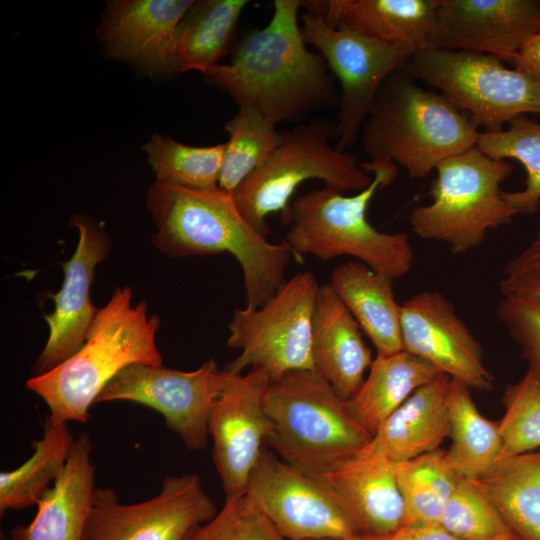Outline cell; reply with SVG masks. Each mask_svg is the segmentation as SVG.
I'll return each mask as SVG.
<instances>
[{
    "label": "cell",
    "mask_w": 540,
    "mask_h": 540,
    "mask_svg": "<svg viewBox=\"0 0 540 540\" xmlns=\"http://www.w3.org/2000/svg\"><path fill=\"white\" fill-rule=\"evenodd\" d=\"M301 7V0L273 1L269 23L238 41L229 64L219 63L204 73L239 107L255 109L276 125L339 103L325 60L310 51L303 38Z\"/></svg>",
    "instance_id": "obj_1"
},
{
    "label": "cell",
    "mask_w": 540,
    "mask_h": 540,
    "mask_svg": "<svg viewBox=\"0 0 540 540\" xmlns=\"http://www.w3.org/2000/svg\"><path fill=\"white\" fill-rule=\"evenodd\" d=\"M158 232L154 245L171 257L230 253L239 262L246 306L265 304L285 282L293 250L273 244L241 215L232 194L219 187L199 190L155 181L147 194ZM297 259V258H296Z\"/></svg>",
    "instance_id": "obj_2"
},
{
    "label": "cell",
    "mask_w": 540,
    "mask_h": 540,
    "mask_svg": "<svg viewBox=\"0 0 540 540\" xmlns=\"http://www.w3.org/2000/svg\"><path fill=\"white\" fill-rule=\"evenodd\" d=\"M130 287L117 288L100 309L81 348L53 369L26 381L60 422L85 423L89 408L124 368L162 365L156 345L159 318L149 316L144 301L132 305Z\"/></svg>",
    "instance_id": "obj_3"
},
{
    "label": "cell",
    "mask_w": 540,
    "mask_h": 540,
    "mask_svg": "<svg viewBox=\"0 0 540 540\" xmlns=\"http://www.w3.org/2000/svg\"><path fill=\"white\" fill-rule=\"evenodd\" d=\"M374 172L370 185L355 195L324 186L291 201L282 219L289 225L285 243L298 261L302 255L320 260L350 256L372 270L397 279L412 268L414 252L404 232L376 229L367 218V209L376 192L397 175V166L387 160L372 159L360 164Z\"/></svg>",
    "instance_id": "obj_4"
},
{
    "label": "cell",
    "mask_w": 540,
    "mask_h": 540,
    "mask_svg": "<svg viewBox=\"0 0 540 540\" xmlns=\"http://www.w3.org/2000/svg\"><path fill=\"white\" fill-rule=\"evenodd\" d=\"M479 133L465 113L441 93L423 89L401 66L380 87L360 135L372 159L422 179L445 159L475 147Z\"/></svg>",
    "instance_id": "obj_5"
},
{
    "label": "cell",
    "mask_w": 540,
    "mask_h": 540,
    "mask_svg": "<svg viewBox=\"0 0 540 540\" xmlns=\"http://www.w3.org/2000/svg\"><path fill=\"white\" fill-rule=\"evenodd\" d=\"M264 407L272 423L265 443L283 461L316 478L372 438L351 416L346 400L315 370L291 371L270 380Z\"/></svg>",
    "instance_id": "obj_6"
},
{
    "label": "cell",
    "mask_w": 540,
    "mask_h": 540,
    "mask_svg": "<svg viewBox=\"0 0 540 540\" xmlns=\"http://www.w3.org/2000/svg\"><path fill=\"white\" fill-rule=\"evenodd\" d=\"M512 170L508 161L476 146L445 159L430 185L432 202L414 207L408 217L411 230L447 244L454 254L480 246L489 230L510 224L517 215L500 189Z\"/></svg>",
    "instance_id": "obj_7"
},
{
    "label": "cell",
    "mask_w": 540,
    "mask_h": 540,
    "mask_svg": "<svg viewBox=\"0 0 540 540\" xmlns=\"http://www.w3.org/2000/svg\"><path fill=\"white\" fill-rule=\"evenodd\" d=\"M332 122L315 118L282 131V139L272 156L249 175L234 191L241 215L262 236L267 237L266 219L284 215L296 189L305 181L321 180L325 186L346 193L367 188L372 178L356 157L330 144Z\"/></svg>",
    "instance_id": "obj_8"
},
{
    "label": "cell",
    "mask_w": 540,
    "mask_h": 540,
    "mask_svg": "<svg viewBox=\"0 0 540 540\" xmlns=\"http://www.w3.org/2000/svg\"><path fill=\"white\" fill-rule=\"evenodd\" d=\"M403 67L486 131L502 130L505 122L526 113L540 114V84L496 56L427 47L414 52Z\"/></svg>",
    "instance_id": "obj_9"
},
{
    "label": "cell",
    "mask_w": 540,
    "mask_h": 540,
    "mask_svg": "<svg viewBox=\"0 0 540 540\" xmlns=\"http://www.w3.org/2000/svg\"><path fill=\"white\" fill-rule=\"evenodd\" d=\"M319 287L312 272H299L262 306L235 309L227 345L240 354L224 370L238 375L257 368L271 380L291 371L314 370L312 331Z\"/></svg>",
    "instance_id": "obj_10"
},
{
    "label": "cell",
    "mask_w": 540,
    "mask_h": 540,
    "mask_svg": "<svg viewBox=\"0 0 540 540\" xmlns=\"http://www.w3.org/2000/svg\"><path fill=\"white\" fill-rule=\"evenodd\" d=\"M323 0L302 1L301 32L315 47L340 85L334 125L335 148L345 151L361 134L377 93L386 78L403 66L414 51L367 37L344 25L331 26Z\"/></svg>",
    "instance_id": "obj_11"
},
{
    "label": "cell",
    "mask_w": 540,
    "mask_h": 540,
    "mask_svg": "<svg viewBox=\"0 0 540 540\" xmlns=\"http://www.w3.org/2000/svg\"><path fill=\"white\" fill-rule=\"evenodd\" d=\"M230 375L220 370L213 359L193 371L135 363L107 384L95 404L129 401L152 408L188 449L202 450L208 443L212 407Z\"/></svg>",
    "instance_id": "obj_12"
},
{
    "label": "cell",
    "mask_w": 540,
    "mask_h": 540,
    "mask_svg": "<svg viewBox=\"0 0 540 540\" xmlns=\"http://www.w3.org/2000/svg\"><path fill=\"white\" fill-rule=\"evenodd\" d=\"M246 494L285 540L351 539L360 531L331 489L264 447Z\"/></svg>",
    "instance_id": "obj_13"
},
{
    "label": "cell",
    "mask_w": 540,
    "mask_h": 540,
    "mask_svg": "<svg viewBox=\"0 0 540 540\" xmlns=\"http://www.w3.org/2000/svg\"><path fill=\"white\" fill-rule=\"evenodd\" d=\"M196 474L170 475L154 497L124 504L114 489H95L83 540H184L217 514Z\"/></svg>",
    "instance_id": "obj_14"
},
{
    "label": "cell",
    "mask_w": 540,
    "mask_h": 540,
    "mask_svg": "<svg viewBox=\"0 0 540 540\" xmlns=\"http://www.w3.org/2000/svg\"><path fill=\"white\" fill-rule=\"evenodd\" d=\"M271 378L251 368L234 375L216 399L208 421L212 458L228 496L246 493L251 473L272 431L264 407V393Z\"/></svg>",
    "instance_id": "obj_15"
},
{
    "label": "cell",
    "mask_w": 540,
    "mask_h": 540,
    "mask_svg": "<svg viewBox=\"0 0 540 540\" xmlns=\"http://www.w3.org/2000/svg\"><path fill=\"white\" fill-rule=\"evenodd\" d=\"M403 350L470 389L489 391L494 376L477 339L440 292L423 291L401 304Z\"/></svg>",
    "instance_id": "obj_16"
},
{
    "label": "cell",
    "mask_w": 540,
    "mask_h": 540,
    "mask_svg": "<svg viewBox=\"0 0 540 540\" xmlns=\"http://www.w3.org/2000/svg\"><path fill=\"white\" fill-rule=\"evenodd\" d=\"M540 33V0H440L430 47L469 50L511 63Z\"/></svg>",
    "instance_id": "obj_17"
},
{
    "label": "cell",
    "mask_w": 540,
    "mask_h": 540,
    "mask_svg": "<svg viewBox=\"0 0 540 540\" xmlns=\"http://www.w3.org/2000/svg\"><path fill=\"white\" fill-rule=\"evenodd\" d=\"M72 224L78 229L79 239L71 258L61 263L64 280L60 290L51 295L54 311L44 316L49 336L36 359V375L53 369L81 348L98 312L90 288L95 267L109 253V239L87 217L78 216Z\"/></svg>",
    "instance_id": "obj_18"
},
{
    "label": "cell",
    "mask_w": 540,
    "mask_h": 540,
    "mask_svg": "<svg viewBox=\"0 0 540 540\" xmlns=\"http://www.w3.org/2000/svg\"><path fill=\"white\" fill-rule=\"evenodd\" d=\"M193 0H117L107 5L99 37L112 58L151 76L174 71L178 27Z\"/></svg>",
    "instance_id": "obj_19"
},
{
    "label": "cell",
    "mask_w": 540,
    "mask_h": 540,
    "mask_svg": "<svg viewBox=\"0 0 540 540\" xmlns=\"http://www.w3.org/2000/svg\"><path fill=\"white\" fill-rule=\"evenodd\" d=\"M360 531L382 536L402 526L404 504L395 463L365 447L320 477Z\"/></svg>",
    "instance_id": "obj_20"
},
{
    "label": "cell",
    "mask_w": 540,
    "mask_h": 540,
    "mask_svg": "<svg viewBox=\"0 0 540 540\" xmlns=\"http://www.w3.org/2000/svg\"><path fill=\"white\" fill-rule=\"evenodd\" d=\"M92 450L89 435L81 433L61 474L37 503L35 517L15 527L12 540H83L96 489Z\"/></svg>",
    "instance_id": "obj_21"
},
{
    "label": "cell",
    "mask_w": 540,
    "mask_h": 540,
    "mask_svg": "<svg viewBox=\"0 0 540 540\" xmlns=\"http://www.w3.org/2000/svg\"><path fill=\"white\" fill-rule=\"evenodd\" d=\"M362 333L330 283L320 285L312 331L314 370L344 400L359 389L373 362Z\"/></svg>",
    "instance_id": "obj_22"
},
{
    "label": "cell",
    "mask_w": 540,
    "mask_h": 540,
    "mask_svg": "<svg viewBox=\"0 0 540 540\" xmlns=\"http://www.w3.org/2000/svg\"><path fill=\"white\" fill-rule=\"evenodd\" d=\"M450 382L441 373L419 387L380 425L365 448L395 464L440 449L450 432Z\"/></svg>",
    "instance_id": "obj_23"
},
{
    "label": "cell",
    "mask_w": 540,
    "mask_h": 540,
    "mask_svg": "<svg viewBox=\"0 0 540 540\" xmlns=\"http://www.w3.org/2000/svg\"><path fill=\"white\" fill-rule=\"evenodd\" d=\"M440 0H323L331 26L344 25L367 37L414 52L430 47Z\"/></svg>",
    "instance_id": "obj_24"
},
{
    "label": "cell",
    "mask_w": 540,
    "mask_h": 540,
    "mask_svg": "<svg viewBox=\"0 0 540 540\" xmlns=\"http://www.w3.org/2000/svg\"><path fill=\"white\" fill-rule=\"evenodd\" d=\"M330 285L371 340L377 354L403 350L401 305L395 299L391 278L359 261H349L334 268Z\"/></svg>",
    "instance_id": "obj_25"
},
{
    "label": "cell",
    "mask_w": 540,
    "mask_h": 540,
    "mask_svg": "<svg viewBox=\"0 0 540 540\" xmlns=\"http://www.w3.org/2000/svg\"><path fill=\"white\" fill-rule=\"evenodd\" d=\"M441 373L431 363L405 350L377 354L359 389L346 400L349 413L373 436L419 387Z\"/></svg>",
    "instance_id": "obj_26"
},
{
    "label": "cell",
    "mask_w": 540,
    "mask_h": 540,
    "mask_svg": "<svg viewBox=\"0 0 540 540\" xmlns=\"http://www.w3.org/2000/svg\"><path fill=\"white\" fill-rule=\"evenodd\" d=\"M474 480L518 540H540V450L503 458Z\"/></svg>",
    "instance_id": "obj_27"
},
{
    "label": "cell",
    "mask_w": 540,
    "mask_h": 540,
    "mask_svg": "<svg viewBox=\"0 0 540 540\" xmlns=\"http://www.w3.org/2000/svg\"><path fill=\"white\" fill-rule=\"evenodd\" d=\"M247 0L194 1L176 36L174 71L206 73L230 48Z\"/></svg>",
    "instance_id": "obj_28"
},
{
    "label": "cell",
    "mask_w": 540,
    "mask_h": 540,
    "mask_svg": "<svg viewBox=\"0 0 540 540\" xmlns=\"http://www.w3.org/2000/svg\"><path fill=\"white\" fill-rule=\"evenodd\" d=\"M470 390L466 384L451 379L448 395L451 444L446 456L459 476L478 479L498 461L502 438L499 422L480 413Z\"/></svg>",
    "instance_id": "obj_29"
},
{
    "label": "cell",
    "mask_w": 540,
    "mask_h": 540,
    "mask_svg": "<svg viewBox=\"0 0 540 540\" xmlns=\"http://www.w3.org/2000/svg\"><path fill=\"white\" fill-rule=\"evenodd\" d=\"M74 437L67 422L48 416L44 432L35 443L30 459L16 469L0 474V514L37 505L43 494L61 474Z\"/></svg>",
    "instance_id": "obj_30"
},
{
    "label": "cell",
    "mask_w": 540,
    "mask_h": 540,
    "mask_svg": "<svg viewBox=\"0 0 540 540\" xmlns=\"http://www.w3.org/2000/svg\"><path fill=\"white\" fill-rule=\"evenodd\" d=\"M396 478L404 504L403 525L439 524L461 476L450 465L446 450L437 449L396 463Z\"/></svg>",
    "instance_id": "obj_31"
},
{
    "label": "cell",
    "mask_w": 540,
    "mask_h": 540,
    "mask_svg": "<svg viewBox=\"0 0 540 540\" xmlns=\"http://www.w3.org/2000/svg\"><path fill=\"white\" fill-rule=\"evenodd\" d=\"M257 110L239 107L225 124L229 138L221 163L218 187L232 194L237 187L272 156L282 132Z\"/></svg>",
    "instance_id": "obj_32"
},
{
    "label": "cell",
    "mask_w": 540,
    "mask_h": 540,
    "mask_svg": "<svg viewBox=\"0 0 540 540\" xmlns=\"http://www.w3.org/2000/svg\"><path fill=\"white\" fill-rule=\"evenodd\" d=\"M509 123L505 130L480 132L476 148L491 158H511L523 165L524 189L503 196L517 214L533 215L540 206V122L522 115Z\"/></svg>",
    "instance_id": "obj_33"
},
{
    "label": "cell",
    "mask_w": 540,
    "mask_h": 540,
    "mask_svg": "<svg viewBox=\"0 0 540 540\" xmlns=\"http://www.w3.org/2000/svg\"><path fill=\"white\" fill-rule=\"evenodd\" d=\"M143 149L157 182L199 190L218 188L225 143L190 146L154 134Z\"/></svg>",
    "instance_id": "obj_34"
},
{
    "label": "cell",
    "mask_w": 540,
    "mask_h": 540,
    "mask_svg": "<svg viewBox=\"0 0 540 540\" xmlns=\"http://www.w3.org/2000/svg\"><path fill=\"white\" fill-rule=\"evenodd\" d=\"M439 524L460 540H515L514 532L474 479L461 477Z\"/></svg>",
    "instance_id": "obj_35"
},
{
    "label": "cell",
    "mask_w": 540,
    "mask_h": 540,
    "mask_svg": "<svg viewBox=\"0 0 540 540\" xmlns=\"http://www.w3.org/2000/svg\"><path fill=\"white\" fill-rule=\"evenodd\" d=\"M504 415L499 422L502 449L499 460L540 450V381L529 370L507 385L502 396Z\"/></svg>",
    "instance_id": "obj_36"
},
{
    "label": "cell",
    "mask_w": 540,
    "mask_h": 540,
    "mask_svg": "<svg viewBox=\"0 0 540 540\" xmlns=\"http://www.w3.org/2000/svg\"><path fill=\"white\" fill-rule=\"evenodd\" d=\"M184 540H285L244 493L228 496L220 511L190 530Z\"/></svg>",
    "instance_id": "obj_37"
},
{
    "label": "cell",
    "mask_w": 540,
    "mask_h": 540,
    "mask_svg": "<svg viewBox=\"0 0 540 540\" xmlns=\"http://www.w3.org/2000/svg\"><path fill=\"white\" fill-rule=\"evenodd\" d=\"M496 316L519 345L527 370L540 381V293L503 295Z\"/></svg>",
    "instance_id": "obj_38"
},
{
    "label": "cell",
    "mask_w": 540,
    "mask_h": 540,
    "mask_svg": "<svg viewBox=\"0 0 540 540\" xmlns=\"http://www.w3.org/2000/svg\"><path fill=\"white\" fill-rule=\"evenodd\" d=\"M502 295L540 293V225L533 240L504 267Z\"/></svg>",
    "instance_id": "obj_39"
},
{
    "label": "cell",
    "mask_w": 540,
    "mask_h": 540,
    "mask_svg": "<svg viewBox=\"0 0 540 540\" xmlns=\"http://www.w3.org/2000/svg\"><path fill=\"white\" fill-rule=\"evenodd\" d=\"M349 540H460L440 524L403 525L382 536L358 535Z\"/></svg>",
    "instance_id": "obj_40"
},
{
    "label": "cell",
    "mask_w": 540,
    "mask_h": 540,
    "mask_svg": "<svg viewBox=\"0 0 540 540\" xmlns=\"http://www.w3.org/2000/svg\"><path fill=\"white\" fill-rule=\"evenodd\" d=\"M511 64L514 69L540 84V33L532 36L522 46Z\"/></svg>",
    "instance_id": "obj_41"
},
{
    "label": "cell",
    "mask_w": 540,
    "mask_h": 540,
    "mask_svg": "<svg viewBox=\"0 0 540 540\" xmlns=\"http://www.w3.org/2000/svg\"><path fill=\"white\" fill-rule=\"evenodd\" d=\"M0 540H12V539H9L6 535L1 534Z\"/></svg>",
    "instance_id": "obj_42"
},
{
    "label": "cell",
    "mask_w": 540,
    "mask_h": 540,
    "mask_svg": "<svg viewBox=\"0 0 540 540\" xmlns=\"http://www.w3.org/2000/svg\"><path fill=\"white\" fill-rule=\"evenodd\" d=\"M328 540H349V539H328Z\"/></svg>",
    "instance_id": "obj_43"
},
{
    "label": "cell",
    "mask_w": 540,
    "mask_h": 540,
    "mask_svg": "<svg viewBox=\"0 0 540 540\" xmlns=\"http://www.w3.org/2000/svg\"><path fill=\"white\" fill-rule=\"evenodd\" d=\"M515 540H518V539H515Z\"/></svg>",
    "instance_id": "obj_44"
}]
</instances>
